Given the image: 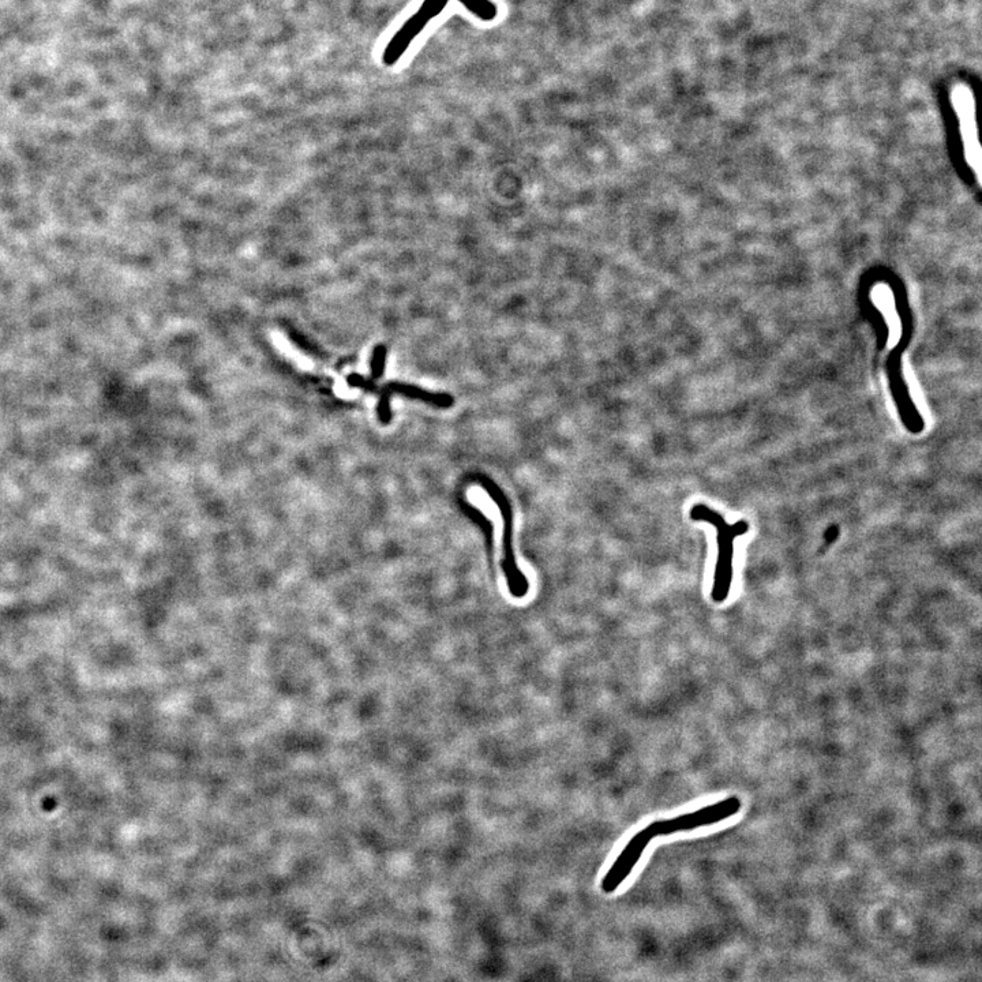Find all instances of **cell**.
Listing matches in <instances>:
<instances>
[{
	"label": "cell",
	"instance_id": "obj_5",
	"mask_svg": "<svg viewBox=\"0 0 982 982\" xmlns=\"http://www.w3.org/2000/svg\"><path fill=\"white\" fill-rule=\"evenodd\" d=\"M654 838L650 827L647 826L637 832L635 837L627 843V846L622 849L620 856L617 857L612 868L603 877L601 887L606 894H612V892L616 891L627 880V877L631 875L633 868L636 867L637 862L640 861V858H642L648 845H650Z\"/></svg>",
	"mask_w": 982,
	"mask_h": 982
},
{
	"label": "cell",
	"instance_id": "obj_2",
	"mask_svg": "<svg viewBox=\"0 0 982 982\" xmlns=\"http://www.w3.org/2000/svg\"><path fill=\"white\" fill-rule=\"evenodd\" d=\"M468 479H470V483L481 486L489 494V497L494 501L498 511L501 513L502 523H504L502 524V554H504V558L501 560L502 572H504L505 579H507L509 594L516 599L526 598L528 591H530V580H528L526 573L519 568L515 549H513L515 513H513L511 501H509L504 490L493 479H490L489 476L471 474L468 476Z\"/></svg>",
	"mask_w": 982,
	"mask_h": 982
},
{
	"label": "cell",
	"instance_id": "obj_4",
	"mask_svg": "<svg viewBox=\"0 0 982 982\" xmlns=\"http://www.w3.org/2000/svg\"><path fill=\"white\" fill-rule=\"evenodd\" d=\"M449 0H425L422 6L419 7L418 11L404 24L401 26L396 35L392 37L389 41L388 46H386L384 54H382V62L385 66H395L397 62L400 61L401 56L406 54L408 48H410L412 41L421 35L423 29L430 24L434 18L440 16L445 7L448 6Z\"/></svg>",
	"mask_w": 982,
	"mask_h": 982
},
{
	"label": "cell",
	"instance_id": "obj_6",
	"mask_svg": "<svg viewBox=\"0 0 982 982\" xmlns=\"http://www.w3.org/2000/svg\"><path fill=\"white\" fill-rule=\"evenodd\" d=\"M384 391L388 392L389 395L395 393V395L404 396L407 399L425 401L430 406L444 408V410L455 406V397L449 393L425 391L419 386L404 384V382H391L385 386Z\"/></svg>",
	"mask_w": 982,
	"mask_h": 982
},
{
	"label": "cell",
	"instance_id": "obj_8",
	"mask_svg": "<svg viewBox=\"0 0 982 982\" xmlns=\"http://www.w3.org/2000/svg\"><path fill=\"white\" fill-rule=\"evenodd\" d=\"M386 347L378 346L374 350L373 358H371V377L373 380H380L384 376L385 365H386Z\"/></svg>",
	"mask_w": 982,
	"mask_h": 982
},
{
	"label": "cell",
	"instance_id": "obj_7",
	"mask_svg": "<svg viewBox=\"0 0 982 982\" xmlns=\"http://www.w3.org/2000/svg\"><path fill=\"white\" fill-rule=\"evenodd\" d=\"M459 2L482 21H493L497 17V7L490 0H459Z\"/></svg>",
	"mask_w": 982,
	"mask_h": 982
},
{
	"label": "cell",
	"instance_id": "obj_3",
	"mask_svg": "<svg viewBox=\"0 0 982 982\" xmlns=\"http://www.w3.org/2000/svg\"><path fill=\"white\" fill-rule=\"evenodd\" d=\"M741 807L742 802L740 798L733 796L726 798V800L715 802V804L707 805V807L702 809H697L695 812L684 813V815L672 817V819L657 820V822L648 824V827H650L655 838L677 834V832L693 831L696 828L721 823L723 820L737 815Z\"/></svg>",
	"mask_w": 982,
	"mask_h": 982
},
{
	"label": "cell",
	"instance_id": "obj_1",
	"mask_svg": "<svg viewBox=\"0 0 982 982\" xmlns=\"http://www.w3.org/2000/svg\"><path fill=\"white\" fill-rule=\"evenodd\" d=\"M693 522L711 524L717 531L718 558L715 565L714 584L711 598L715 603H723L729 598L734 579V542L749 531L747 520L734 524L726 522L725 517L706 504H695L689 511Z\"/></svg>",
	"mask_w": 982,
	"mask_h": 982
},
{
	"label": "cell",
	"instance_id": "obj_9",
	"mask_svg": "<svg viewBox=\"0 0 982 982\" xmlns=\"http://www.w3.org/2000/svg\"><path fill=\"white\" fill-rule=\"evenodd\" d=\"M389 399H391V395L382 389L380 404H378V418L384 425H389L392 421L391 400Z\"/></svg>",
	"mask_w": 982,
	"mask_h": 982
},
{
	"label": "cell",
	"instance_id": "obj_10",
	"mask_svg": "<svg viewBox=\"0 0 982 982\" xmlns=\"http://www.w3.org/2000/svg\"><path fill=\"white\" fill-rule=\"evenodd\" d=\"M348 385L352 386V388L365 389V391H376V386L371 384L370 381H367L365 377L358 376V374H351L348 377Z\"/></svg>",
	"mask_w": 982,
	"mask_h": 982
}]
</instances>
